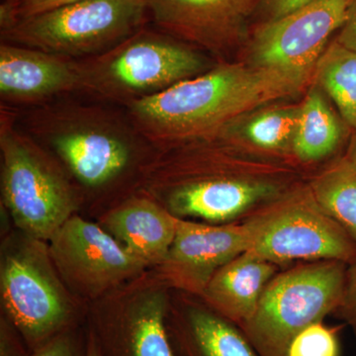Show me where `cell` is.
<instances>
[{
  "instance_id": "cell-1",
  "label": "cell",
  "mask_w": 356,
  "mask_h": 356,
  "mask_svg": "<svg viewBox=\"0 0 356 356\" xmlns=\"http://www.w3.org/2000/svg\"><path fill=\"white\" fill-rule=\"evenodd\" d=\"M309 79L254 65H222L125 107L140 137L170 146L213 137L250 110L298 95Z\"/></svg>"
},
{
  "instance_id": "cell-2",
  "label": "cell",
  "mask_w": 356,
  "mask_h": 356,
  "mask_svg": "<svg viewBox=\"0 0 356 356\" xmlns=\"http://www.w3.org/2000/svg\"><path fill=\"white\" fill-rule=\"evenodd\" d=\"M346 264L318 261L274 276L254 316L240 327L259 356H287L294 337L337 311Z\"/></svg>"
},
{
  "instance_id": "cell-3",
  "label": "cell",
  "mask_w": 356,
  "mask_h": 356,
  "mask_svg": "<svg viewBox=\"0 0 356 356\" xmlns=\"http://www.w3.org/2000/svg\"><path fill=\"white\" fill-rule=\"evenodd\" d=\"M77 62L81 92L125 106L198 76L206 67L195 51L143 29L108 51Z\"/></svg>"
},
{
  "instance_id": "cell-4",
  "label": "cell",
  "mask_w": 356,
  "mask_h": 356,
  "mask_svg": "<svg viewBox=\"0 0 356 356\" xmlns=\"http://www.w3.org/2000/svg\"><path fill=\"white\" fill-rule=\"evenodd\" d=\"M147 14L145 0H83L16 20L1 35L6 43L81 60L142 30Z\"/></svg>"
},
{
  "instance_id": "cell-5",
  "label": "cell",
  "mask_w": 356,
  "mask_h": 356,
  "mask_svg": "<svg viewBox=\"0 0 356 356\" xmlns=\"http://www.w3.org/2000/svg\"><path fill=\"white\" fill-rule=\"evenodd\" d=\"M28 125L30 135L47 140L89 187L108 184L125 170L132 156L131 135L137 133L105 109L76 104L43 106L33 112Z\"/></svg>"
},
{
  "instance_id": "cell-6",
  "label": "cell",
  "mask_w": 356,
  "mask_h": 356,
  "mask_svg": "<svg viewBox=\"0 0 356 356\" xmlns=\"http://www.w3.org/2000/svg\"><path fill=\"white\" fill-rule=\"evenodd\" d=\"M2 196L15 224L32 238L50 240L76 210V199L29 134L7 109L0 115Z\"/></svg>"
},
{
  "instance_id": "cell-7",
  "label": "cell",
  "mask_w": 356,
  "mask_h": 356,
  "mask_svg": "<svg viewBox=\"0 0 356 356\" xmlns=\"http://www.w3.org/2000/svg\"><path fill=\"white\" fill-rule=\"evenodd\" d=\"M245 225L248 252L276 266L293 261H356V243L318 205L311 189L274 201Z\"/></svg>"
},
{
  "instance_id": "cell-8",
  "label": "cell",
  "mask_w": 356,
  "mask_h": 356,
  "mask_svg": "<svg viewBox=\"0 0 356 356\" xmlns=\"http://www.w3.org/2000/svg\"><path fill=\"white\" fill-rule=\"evenodd\" d=\"M353 0H314L257 27L252 65L312 76L330 37L341 29Z\"/></svg>"
},
{
  "instance_id": "cell-9",
  "label": "cell",
  "mask_w": 356,
  "mask_h": 356,
  "mask_svg": "<svg viewBox=\"0 0 356 356\" xmlns=\"http://www.w3.org/2000/svg\"><path fill=\"white\" fill-rule=\"evenodd\" d=\"M43 254L24 248L7 254L1 266V296L7 314L37 348L58 336L69 303Z\"/></svg>"
},
{
  "instance_id": "cell-10",
  "label": "cell",
  "mask_w": 356,
  "mask_h": 356,
  "mask_svg": "<svg viewBox=\"0 0 356 356\" xmlns=\"http://www.w3.org/2000/svg\"><path fill=\"white\" fill-rule=\"evenodd\" d=\"M50 241L56 266L70 286L83 294L102 293L145 266L108 232L74 215Z\"/></svg>"
},
{
  "instance_id": "cell-11",
  "label": "cell",
  "mask_w": 356,
  "mask_h": 356,
  "mask_svg": "<svg viewBox=\"0 0 356 356\" xmlns=\"http://www.w3.org/2000/svg\"><path fill=\"white\" fill-rule=\"evenodd\" d=\"M168 34L219 51L236 41L255 0H145Z\"/></svg>"
},
{
  "instance_id": "cell-12",
  "label": "cell",
  "mask_w": 356,
  "mask_h": 356,
  "mask_svg": "<svg viewBox=\"0 0 356 356\" xmlns=\"http://www.w3.org/2000/svg\"><path fill=\"white\" fill-rule=\"evenodd\" d=\"M81 86L77 60L6 42L0 44L2 100L36 104L81 91Z\"/></svg>"
},
{
  "instance_id": "cell-13",
  "label": "cell",
  "mask_w": 356,
  "mask_h": 356,
  "mask_svg": "<svg viewBox=\"0 0 356 356\" xmlns=\"http://www.w3.org/2000/svg\"><path fill=\"white\" fill-rule=\"evenodd\" d=\"M248 243L245 222L210 226L178 218L165 261L187 285L203 291L218 269L248 252Z\"/></svg>"
},
{
  "instance_id": "cell-14",
  "label": "cell",
  "mask_w": 356,
  "mask_h": 356,
  "mask_svg": "<svg viewBox=\"0 0 356 356\" xmlns=\"http://www.w3.org/2000/svg\"><path fill=\"white\" fill-rule=\"evenodd\" d=\"M275 193V186L264 182L227 177L195 178L172 186L168 203L170 212L177 217L225 222L235 219Z\"/></svg>"
},
{
  "instance_id": "cell-15",
  "label": "cell",
  "mask_w": 356,
  "mask_h": 356,
  "mask_svg": "<svg viewBox=\"0 0 356 356\" xmlns=\"http://www.w3.org/2000/svg\"><path fill=\"white\" fill-rule=\"evenodd\" d=\"M178 218L146 198L124 203L105 217L106 231L143 264L165 261L177 234Z\"/></svg>"
},
{
  "instance_id": "cell-16",
  "label": "cell",
  "mask_w": 356,
  "mask_h": 356,
  "mask_svg": "<svg viewBox=\"0 0 356 356\" xmlns=\"http://www.w3.org/2000/svg\"><path fill=\"white\" fill-rule=\"evenodd\" d=\"M276 264L245 252L218 269L203 292L222 317L242 327L254 316Z\"/></svg>"
},
{
  "instance_id": "cell-17",
  "label": "cell",
  "mask_w": 356,
  "mask_h": 356,
  "mask_svg": "<svg viewBox=\"0 0 356 356\" xmlns=\"http://www.w3.org/2000/svg\"><path fill=\"white\" fill-rule=\"evenodd\" d=\"M341 119L317 88H312L300 105L292 149L304 163L320 161L334 153L343 140Z\"/></svg>"
},
{
  "instance_id": "cell-18",
  "label": "cell",
  "mask_w": 356,
  "mask_h": 356,
  "mask_svg": "<svg viewBox=\"0 0 356 356\" xmlns=\"http://www.w3.org/2000/svg\"><path fill=\"white\" fill-rule=\"evenodd\" d=\"M180 339L187 356H259L238 325L201 309L189 312Z\"/></svg>"
},
{
  "instance_id": "cell-19",
  "label": "cell",
  "mask_w": 356,
  "mask_h": 356,
  "mask_svg": "<svg viewBox=\"0 0 356 356\" xmlns=\"http://www.w3.org/2000/svg\"><path fill=\"white\" fill-rule=\"evenodd\" d=\"M165 311L159 294L137 306L120 329L122 356H177L168 339Z\"/></svg>"
},
{
  "instance_id": "cell-20",
  "label": "cell",
  "mask_w": 356,
  "mask_h": 356,
  "mask_svg": "<svg viewBox=\"0 0 356 356\" xmlns=\"http://www.w3.org/2000/svg\"><path fill=\"white\" fill-rule=\"evenodd\" d=\"M311 191L316 202L356 243V163H334L315 178Z\"/></svg>"
},
{
  "instance_id": "cell-21",
  "label": "cell",
  "mask_w": 356,
  "mask_h": 356,
  "mask_svg": "<svg viewBox=\"0 0 356 356\" xmlns=\"http://www.w3.org/2000/svg\"><path fill=\"white\" fill-rule=\"evenodd\" d=\"M317 83L332 98L341 117L356 129V53L337 43L324 51L314 70Z\"/></svg>"
},
{
  "instance_id": "cell-22",
  "label": "cell",
  "mask_w": 356,
  "mask_h": 356,
  "mask_svg": "<svg viewBox=\"0 0 356 356\" xmlns=\"http://www.w3.org/2000/svg\"><path fill=\"white\" fill-rule=\"evenodd\" d=\"M300 106L273 107L255 114L245 127L248 140L264 149L292 147L298 125Z\"/></svg>"
},
{
  "instance_id": "cell-23",
  "label": "cell",
  "mask_w": 356,
  "mask_h": 356,
  "mask_svg": "<svg viewBox=\"0 0 356 356\" xmlns=\"http://www.w3.org/2000/svg\"><path fill=\"white\" fill-rule=\"evenodd\" d=\"M287 356H341L339 329L316 323L293 339Z\"/></svg>"
},
{
  "instance_id": "cell-24",
  "label": "cell",
  "mask_w": 356,
  "mask_h": 356,
  "mask_svg": "<svg viewBox=\"0 0 356 356\" xmlns=\"http://www.w3.org/2000/svg\"><path fill=\"white\" fill-rule=\"evenodd\" d=\"M337 311L341 318L350 325L356 337V261L350 264L346 273L343 298Z\"/></svg>"
},
{
  "instance_id": "cell-25",
  "label": "cell",
  "mask_w": 356,
  "mask_h": 356,
  "mask_svg": "<svg viewBox=\"0 0 356 356\" xmlns=\"http://www.w3.org/2000/svg\"><path fill=\"white\" fill-rule=\"evenodd\" d=\"M83 0H19L15 6L16 20L31 17ZM15 20V21H16Z\"/></svg>"
},
{
  "instance_id": "cell-26",
  "label": "cell",
  "mask_w": 356,
  "mask_h": 356,
  "mask_svg": "<svg viewBox=\"0 0 356 356\" xmlns=\"http://www.w3.org/2000/svg\"><path fill=\"white\" fill-rule=\"evenodd\" d=\"M314 0H259L267 20L277 19Z\"/></svg>"
},
{
  "instance_id": "cell-27",
  "label": "cell",
  "mask_w": 356,
  "mask_h": 356,
  "mask_svg": "<svg viewBox=\"0 0 356 356\" xmlns=\"http://www.w3.org/2000/svg\"><path fill=\"white\" fill-rule=\"evenodd\" d=\"M30 356H76L74 343L65 334H58Z\"/></svg>"
},
{
  "instance_id": "cell-28",
  "label": "cell",
  "mask_w": 356,
  "mask_h": 356,
  "mask_svg": "<svg viewBox=\"0 0 356 356\" xmlns=\"http://www.w3.org/2000/svg\"><path fill=\"white\" fill-rule=\"evenodd\" d=\"M336 42L343 48L356 53V0H353L351 3L348 16L341 26V32L337 35Z\"/></svg>"
},
{
  "instance_id": "cell-29",
  "label": "cell",
  "mask_w": 356,
  "mask_h": 356,
  "mask_svg": "<svg viewBox=\"0 0 356 356\" xmlns=\"http://www.w3.org/2000/svg\"><path fill=\"white\" fill-rule=\"evenodd\" d=\"M86 356H103L102 348L98 343L97 339L95 336L89 337L88 348H86Z\"/></svg>"
},
{
  "instance_id": "cell-30",
  "label": "cell",
  "mask_w": 356,
  "mask_h": 356,
  "mask_svg": "<svg viewBox=\"0 0 356 356\" xmlns=\"http://www.w3.org/2000/svg\"><path fill=\"white\" fill-rule=\"evenodd\" d=\"M346 159L356 163V135L353 137V142H351L350 151H348V158Z\"/></svg>"
}]
</instances>
